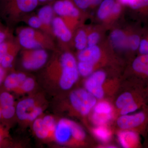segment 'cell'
<instances>
[{
	"label": "cell",
	"mask_w": 148,
	"mask_h": 148,
	"mask_svg": "<svg viewBox=\"0 0 148 148\" xmlns=\"http://www.w3.org/2000/svg\"><path fill=\"white\" fill-rule=\"evenodd\" d=\"M5 133L4 131L3 130L2 128L0 125V143L1 142L3 139L4 137H5Z\"/></svg>",
	"instance_id": "42"
},
{
	"label": "cell",
	"mask_w": 148,
	"mask_h": 148,
	"mask_svg": "<svg viewBox=\"0 0 148 148\" xmlns=\"http://www.w3.org/2000/svg\"><path fill=\"white\" fill-rule=\"evenodd\" d=\"M6 38V34L5 32L0 29V44L4 42Z\"/></svg>",
	"instance_id": "41"
},
{
	"label": "cell",
	"mask_w": 148,
	"mask_h": 148,
	"mask_svg": "<svg viewBox=\"0 0 148 148\" xmlns=\"http://www.w3.org/2000/svg\"><path fill=\"white\" fill-rule=\"evenodd\" d=\"M14 98L8 91L6 90L0 93V106L2 108L14 106Z\"/></svg>",
	"instance_id": "27"
},
{
	"label": "cell",
	"mask_w": 148,
	"mask_h": 148,
	"mask_svg": "<svg viewBox=\"0 0 148 148\" xmlns=\"http://www.w3.org/2000/svg\"><path fill=\"white\" fill-rule=\"evenodd\" d=\"M92 133L98 140L103 143L108 142L112 137L110 130L106 125L96 126L92 130Z\"/></svg>",
	"instance_id": "23"
},
{
	"label": "cell",
	"mask_w": 148,
	"mask_h": 148,
	"mask_svg": "<svg viewBox=\"0 0 148 148\" xmlns=\"http://www.w3.org/2000/svg\"><path fill=\"white\" fill-rule=\"evenodd\" d=\"M128 5L141 15L148 16V0H130Z\"/></svg>",
	"instance_id": "22"
},
{
	"label": "cell",
	"mask_w": 148,
	"mask_h": 148,
	"mask_svg": "<svg viewBox=\"0 0 148 148\" xmlns=\"http://www.w3.org/2000/svg\"><path fill=\"white\" fill-rule=\"evenodd\" d=\"M54 12L53 7L49 5H45L39 10L38 16L42 24L49 25L52 22Z\"/></svg>",
	"instance_id": "21"
},
{
	"label": "cell",
	"mask_w": 148,
	"mask_h": 148,
	"mask_svg": "<svg viewBox=\"0 0 148 148\" xmlns=\"http://www.w3.org/2000/svg\"><path fill=\"white\" fill-rule=\"evenodd\" d=\"M43 112L42 109L39 106H36L33 110L32 112L29 116L28 121H34L41 115Z\"/></svg>",
	"instance_id": "38"
},
{
	"label": "cell",
	"mask_w": 148,
	"mask_h": 148,
	"mask_svg": "<svg viewBox=\"0 0 148 148\" xmlns=\"http://www.w3.org/2000/svg\"><path fill=\"white\" fill-rule=\"evenodd\" d=\"M106 74L99 70L88 77L84 83L85 89L97 99H101L105 95L103 85L106 81Z\"/></svg>",
	"instance_id": "5"
},
{
	"label": "cell",
	"mask_w": 148,
	"mask_h": 148,
	"mask_svg": "<svg viewBox=\"0 0 148 148\" xmlns=\"http://www.w3.org/2000/svg\"><path fill=\"white\" fill-rule=\"evenodd\" d=\"M110 38L112 45L117 49L123 50L128 49V37L121 30H114L111 34Z\"/></svg>",
	"instance_id": "17"
},
{
	"label": "cell",
	"mask_w": 148,
	"mask_h": 148,
	"mask_svg": "<svg viewBox=\"0 0 148 148\" xmlns=\"http://www.w3.org/2000/svg\"><path fill=\"white\" fill-rule=\"evenodd\" d=\"M53 34L64 42H68L71 39L72 34L63 19L60 17L53 18L52 22Z\"/></svg>",
	"instance_id": "12"
},
{
	"label": "cell",
	"mask_w": 148,
	"mask_h": 148,
	"mask_svg": "<svg viewBox=\"0 0 148 148\" xmlns=\"http://www.w3.org/2000/svg\"><path fill=\"white\" fill-rule=\"evenodd\" d=\"M73 121L66 119H62L57 122L53 134L56 143L61 145H64L69 143L73 138Z\"/></svg>",
	"instance_id": "8"
},
{
	"label": "cell",
	"mask_w": 148,
	"mask_h": 148,
	"mask_svg": "<svg viewBox=\"0 0 148 148\" xmlns=\"http://www.w3.org/2000/svg\"><path fill=\"white\" fill-rule=\"evenodd\" d=\"M75 5L78 8L85 10L90 6L100 4L103 0H73Z\"/></svg>",
	"instance_id": "29"
},
{
	"label": "cell",
	"mask_w": 148,
	"mask_h": 148,
	"mask_svg": "<svg viewBox=\"0 0 148 148\" xmlns=\"http://www.w3.org/2000/svg\"><path fill=\"white\" fill-rule=\"evenodd\" d=\"M27 77V76L23 73H11L6 76L3 83L4 87L8 91H16L20 88Z\"/></svg>",
	"instance_id": "16"
},
{
	"label": "cell",
	"mask_w": 148,
	"mask_h": 148,
	"mask_svg": "<svg viewBox=\"0 0 148 148\" xmlns=\"http://www.w3.org/2000/svg\"><path fill=\"white\" fill-rule=\"evenodd\" d=\"M69 98L72 107L83 116L90 113L97 103V98L84 88L72 91Z\"/></svg>",
	"instance_id": "2"
},
{
	"label": "cell",
	"mask_w": 148,
	"mask_h": 148,
	"mask_svg": "<svg viewBox=\"0 0 148 148\" xmlns=\"http://www.w3.org/2000/svg\"><path fill=\"white\" fill-rule=\"evenodd\" d=\"M101 51L98 46H87L84 49L79 51L77 56L79 61H85L95 65L100 60Z\"/></svg>",
	"instance_id": "15"
},
{
	"label": "cell",
	"mask_w": 148,
	"mask_h": 148,
	"mask_svg": "<svg viewBox=\"0 0 148 148\" xmlns=\"http://www.w3.org/2000/svg\"><path fill=\"white\" fill-rule=\"evenodd\" d=\"M28 23L29 27L33 29H39L42 24L38 16H32L28 20Z\"/></svg>",
	"instance_id": "37"
},
{
	"label": "cell",
	"mask_w": 148,
	"mask_h": 148,
	"mask_svg": "<svg viewBox=\"0 0 148 148\" xmlns=\"http://www.w3.org/2000/svg\"><path fill=\"white\" fill-rule=\"evenodd\" d=\"M38 0H0L3 11L10 16L18 12L28 13L34 10L38 3Z\"/></svg>",
	"instance_id": "3"
},
{
	"label": "cell",
	"mask_w": 148,
	"mask_h": 148,
	"mask_svg": "<svg viewBox=\"0 0 148 148\" xmlns=\"http://www.w3.org/2000/svg\"><path fill=\"white\" fill-rule=\"evenodd\" d=\"M12 45L9 43L4 42L0 44V65L2 62L5 56L8 52Z\"/></svg>",
	"instance_id": "36"
},
{
	"label": "cell",
	"mask_w": 148,
	"mask_h": 148,
	"mask_svg": "<svg viewBox=\"0 0 148 148\" xmlns=\"http://www.w3.org/2000/svg\"><path fill=\"white\" fill-rule=\"evenodd\" d=\"M2 109L0 106V120L2 119Z\"/></svg>",
	"instance_id": "43"
},
{
	"label": "cell",
	"mask_w": 148,
	"mask_h": 148,
	"mask_svg": "<svg viewBox=\"0 0 148 148\" xmlns=\"http://www.w3.org/2000/svg\"><path fill=\"white\" fill-rule=\"evenodd\" d=\"M6 77L5 69L0 65V86L3 84Z\"/></svg>",
	"instance_id": "40"
},
{
	"label": "cell",
	"mask_w": 148,
	"mask_h": 148,
	"mask_svg": "<svg viewBox=\"0 0 148 148\" xmlns=\"http://www.w3.org/2000/svg\"><path fill=\"white\" fill-rule=\"evenodd\" d=\"M33 129L36 136L40 139H45L52 135L42 118H38L33 121Z\"/></svg>",
	"instance_id": "19"
},
{
	"label": "cell",
	"mask_w": 148,
	"mask_h": 148,
	"mask_svg": "<svg viewBox=\"0 0 148 148\" xmlns=\"http://www.w3.org/2000/svg\"><path fill=\"white\" fill-rule=\"evenodd\" d=\"M47 58V52L44 49H34L24 58L22 65L26 70H38L45 65Z\"/></svg>",
	"instance_id": "7"
},
{
	"label": "cell",
	"mask_w": 148,
	"mask_h": 148,
	"mask_svg": "<svg viewBox=\"0 0 148 148\" xmlns=\"http://www.w3.org/2000/svg\"><path fill=\"white\" fill-rule=\"evenodd\" d=\"M92 110L91 120L96 126L106 125L113 117L112 107L107 101H101L96 103Z\"/></svg>",
	"instance_id": "6"
},
{
	"label": "cell",
	"mask_w": 148,
	"mask_h": 148,
	"mask_svg": "<svg viewBox=\"0 0 148 148\" xmlns=\"http://www.w3.org/2000/svg\"><path fill=\"white\" fill-rule=\"evenodd\" d=\"M73 138L77 141H82L86 137V133L84 130L79 125L73 121L72 123Z\"/></svg>",
	"instance_id": "28"
},
{
	"label": "cell",
	"mask_w": 148,
	"mask_h": 148,
	"mask_svg": "<svg viewBox=\"0 0 148 148\" xmlns=\"http://www.w3.org/2000/svg\"><path fill=\"white\" fill-rule=\"evenodd\" d=\"M0 147H1V145H0Z\"/></svg>",
	"instance_id": "44"
},
{
	"label": "cell",
	"mask_w": 148,
	"mask_h": 148,
	"mask_svg": "<svg viewBox=\"0 0 148 148\" xmlns=\"http://www.w3.org/2000/svg\"><path fill=\"white\" fill-rule=\"evenodd\" d=\"M115 3L114 0H104L98 9L97 15L99 19L105 20L112 14V11Z\"/></svg>",
	"instance_id": "20"
},
{
	"label": "cell",
	"mask_w": 148,
	"mask_h": 148,
	"mask_svg": "<svg viewBox=\"0 0 148 148\" xmlns=\"http://www.w3.org/2000/svg\"><path fill=\"white\" fill-rule=\"evenodd\" d=\"M35 86L34 80L32 78L27 77L20 86V88L25 92H29L34 90Z\"/></svg>",
	"instance_id": "32"
},
{
	"label": "cell",
	"mask_w": 148,
	"mask_h": 148,
	"mask_svg": "<svg viewBox=\"0 0 148 148\" xmlns=\"http://www.w3.org/2000/svg\"><path fill=\"white\" fill-rule=\"evenodd\" d=\"M2 119L8 120L12 119L16 114V108L14 106H8L2 108Z\"/></svg>",
	"instance_id": "33"
},
{
	"label": "cell",
	"mask_w": 148,
	"mask_h": 148,
	"mask_svg": "<svg viewBox=\"0 0 148 148\" xmlns=\"http://www.w3.org/2000/svg\"><path fill=\"white\" fill-rule=\"evenodd\" d=\"M100 36L98 33L92 32L87 36V46L97 45L100 40Z\"/></svg>",
	"instance_id": "35"
},
{
	"label": "cell",
	"mask_w": 148,
	"mask_h": 148,
	"mask_svg": "<svg viewBox=\"0 0 148 148\" xmlns=\"http://www.w3.org/2000/svg\"><path fill=\"white\" fill-rule=\"evenodd\" d=\"M140 33L135 32L130 35L127 38L128 49L133 52L138 51L141 40Z\"/></svg>",
	"instance_id": "25"
},
{
	"label": "cell",
	"mask_w": 148,
	"mask_h": 148,
	"mask_svg": "<svg viewBox=\"0 0 148 148\" xmlns=\"http://www.w3.org/2000/svg\"><path fill=\"white\" fill-rule=\"evenodd\" d=\"M36 106L35 100L27 98L19 101L16 105V115L21 121H28L30 114Z\"/></svg>",
	"instance_id": "14"
},
{
	"label": "cell",
	"mask_w": 148,
	"mask_h": 148,
	"mask_svg": "<svg viewBox=\"0 0 148 148\" xmlns=\"http://www.w3.org/2000/svg\"><path fill=\"white\" fill-rule=\"evenodd\" d=\"M141 36V40L138 49L139 54H148V29Z\"/></svg>",
	"instance_id": "31"
},
{
	"label": "cell",
	"mask_w": 148,
	"mask_h": 148,
	"mask_svg": "<svg viewBox=\"0 0 148 148\" xmlns=\"http://www.w3.org/2000/svg\"><path fill=\"white\" fill-rule=\"evenodd\" d=\"M75 47L77 50L81 51L87 46V36L83 30L78 32L75 38Z\"/></svg>",
	"instance_id": "24"
},
{
	"label": "cell",
	"mask_w": 148,
	"mask_h": 148,
	"mask_svg": "<svg viewBox=\"0 0 148 148\" xmlns=\"http://www.w3.org/2000/svg\"><path fill=\"white\" fill-rule=\"evenodd\" d=\"M131 68L137 76L148 80V54H139L132 61Z\"/></svg>",
	"instance_id": "11"
},
{
	"label": "cell",
	"mask_w": 148,
	"mask_h": 148,
	"mask_svg": "<svg viewBox=\"0 0 148 148\" xmlns=\"http://www.w3.org/2000/svg\"><path fill=\"white\" fill-rule=\"evenodd\" d=\"M42 119L50 132L53 134L57 123L55 119L51 116L47 115L42 118Z\"/></svg>",
	"instance_id": "34"
},
{
	"label": "cell",
	"mask_w": 148,
	"mask_h": 148,
	"mask_svg": "<svg viewBox=\"0 0 148 148\" xmlns=\"http://www.w3.org/2000/svg\"><path fill=\"white\" fill-rule=\"evenodd\" d=\"M139 133L132 130H123L118 135V141L123 148L137 147L139 144Z\"/></svg>",
	"instance_id": "13"
},
{
	"label": "cell",
	"mask_w": 148,
	"mask_h": 148,
	"mask_svg": "<svg viewBox=\"0 0 148 148\" xmlns=\"http://www.w3.org/2000/svg\"><path fill=\"white\" fill-rule=\"evenodd\" d=\"M121 10V6L120 4L119 3H115L113 8L112 14H114V15L118 14L120 12Z\"/></svg>",
	"instance_id": "39"
},
{
	"label": "cell",
	"mask_w": 148,
	"mask_h": 148,
	"mask_svg": "<svg viewBox=\"0 0 148 148\" xmlns=\"http://www.w3.org/2000/svg\"><path fill=\"white\" fill-rule=\"evenodd\" d=\"M35 35L34 30L31 27L22 29L18 35L20 45L28 49L34 50L41 48V45L35 38Z\"/></svg>",
	"instance_id": "10"
},
{
	"label": "cell",
	"mask_w": 148,
	"mask_h": 148,
	"mask_svg": "<svg viewBox=\"0 0 148 148\" xmlns=\"http://www.w3.org/2000/svg\"><path fill=\"white\" fill-rule=\"evenodd\" d=\"M62 71L59 81V85L61 89L69 90L76 83L79 74L77 69V63L73 54L70 52H65L61 58Z\"/></svg>",
	"instance_id": "1"
},
{
	"label": "cell",
	"mask_w": 148,
	"mask_h": 148,
	"mask_svg": "<svg viewBox=\"0 0 148 148\" xmlns=\"http://www.w3.org/2000/svg\"><path fill=\"white\" fill-rule=\"evenodd\" d=\"M14 60V54L12 46L4 57L1 66L5 69H10L12 66V63Z\"/></svg>",
	"instance_id": "30"
},
{
	"label": "cell",
	"mask_w": 148,
	"mask_h": 148,
	"mask_svg": "<svg viewBox=\"0 0 148 148\" xmlns=\"http://www.w3.org/2000/svg\"><path fill=\"white\" fill-rule=\"evenodd\" d=\"M53 8L54 12L60 16L77 17L79 11L73 2L71 0H58L54 3Z\"/></svg>",
	"instance_id": "9"
},
{
	"label": "cell",
	"mask_w": 148,
	"mask_h": 148,
	"mask_svg": "<svg viewBox=\"0 0 148 148\" xmlns=\"http://www.w3.org/2000/svg\"><path fill=\"white\" fill-rule=\"evenodd\" d=\"M148 124V112L142 111L132 114L121 115L117 120V124L122 130L140 129Z\"/></svg>",
	"instance_id": "4"
},
{
	"label": "cell",
	"mask_w": 148,
	"mask_h": 148,
	"mask_svg": "<svg viewBox=\"0 0 148 148\" xmlns=\"http://www.w3.org/2000/svg\"><path fill=\"white\" fill-rule=\"evenodd\" d=\"M94 64L85 61H79L77 63V69L79 75L88 77L93 73Z\"/></svg>",
	"instance_id": "26"
},
{
	"label": "cell",
	"mask_w": 148,
	"mask_h": 148,
	"mask_svg": "<svg viewBox=\"0 0 148 148\" xmlns=\"http://www.w3.org/2000/svg\"><path fill=\"white\" fill-rule=\"evenodd\" d=\"M143 99L140 96L134 95L132 92H125L120 95L116 101V106L117 108H122L134 103H139L143 104Z\"/></svg>",
	"instance_id": "18"
}]
</instances>
